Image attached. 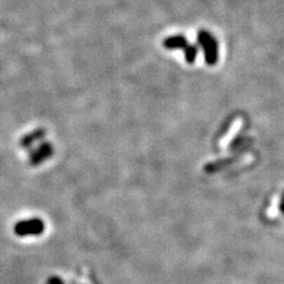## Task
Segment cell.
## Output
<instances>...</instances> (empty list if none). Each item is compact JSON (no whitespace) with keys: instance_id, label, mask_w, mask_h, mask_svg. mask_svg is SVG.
Listing matches in <instances>:
<instances>
[{"instance_id":"6da1fadb","label":"cell","mask_w":284,"mask_h":284,"mask_svg":"<svg viewBox=\"0 0 284 284\" xmlns=\"http://www.w3.org/2000/svg\"><path fill=\"white\" fill-rule=\"evenodd\" d=\"M164 48L167 50H182L187 63H193L198 55V48L195 44H190L183 34L169 36L164 40Z\"/></svg>"},{"instance_id":"3957f363","label":"cell","mask_w":284,"mask_h":284,"mask_svg":"<svg viewBox=\"0 0 284 284\" xmlns=\"http://www.w3.org/2000/svg\"><path fill=\"white\" fill-rule=\"evenodd\" d=\"M38 227H39V225H38L36 221H32V223H24L17 226V232L22 234L27 233V232H37Z\"/></svg>"},{"instance_id":"7a4b0ae2","label":"cell","mask_w":284,"mask_h":284,"mask_svg":"<svg viewBox=\"0 0 284 284\" xmlns=\"http://www.w3.org/2000/svg\"><path fill=\"white\" fill-rule=\"evenodd\" d=\"M198 44L203 48L207 64L214 65L219 60V44L216 37L206 30H200L198 32Z\"/></svg>"}]
</instances>
